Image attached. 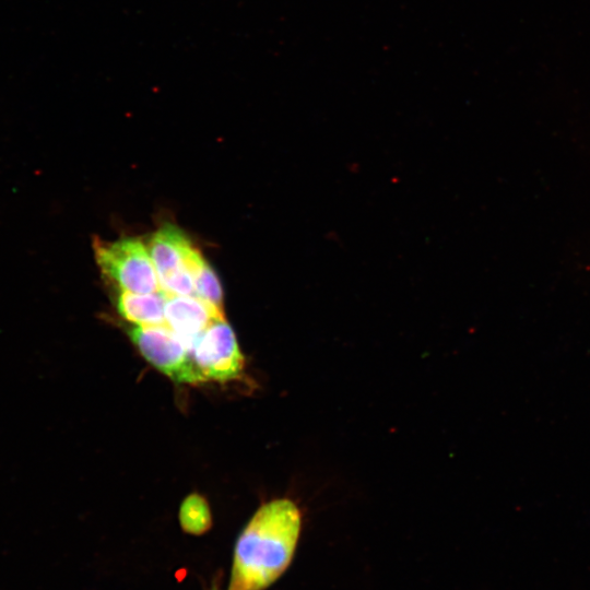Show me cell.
<instances>
[{
    "label": "cell",
    "mask_w": 590,
    "mask_h": 590,
    "mask_svg": "<svg viewBox=\"0 0 590 590\" xmlns=\"http://www.w3.org/2000/svg\"><path fill=\"white\" fill-rule=\"evenodd\" d=\"M302 529V512L288 498L272 499L239 534L228 590H264L288 567Z\"/></svg>",
    "instance_id": "obj_1"
},
{
    "label": "cell",
    "mask_w": 590,
    "mask_h": 590,
    "mask_svg": "<svg viewBox=\"0 0 590 590\" xmlns=\"http://www.w3.org/2000/svg\"><path fill=\"white\" fill-rule=\"evenodd\" d=\"M93 249L102 273L120 290L143 294L161 291L156 269L141 238H94Z\"/></svg>",
    "instance_id": "obj_2"
},
{
    "label": "cell",
    "mask_w": 590,
    "mask_h": 590,
    "mask_svg": "<svg viewBox=\"0 0 590 590\" xmlns=\"http://www.w3.org/2000/svg\"><path fill=\"white\" fill-rule=\"evenodd\" d=\"M127 332L140 354L174 382L192 386L205 382L187 344L166 324L134 326Z\"/></svg>",
    "instance_id": "obj_3"
},
{
    "label": "cell",
    "mask_w": 590,
    "mask_h": 590,
    "mask_svg": "<svg viewBox=\"0 0 590 590\" xmlns=\"http://www.w3.org/2000/svg\"><path fill=\"white\" fill-rule=\"evenodd\" d=\"M190 352L205 382H227L243 376L245 357L234 330L225 319L213 321L194 340Z\"/></svg>",
    "instance_id": "obj_4"
},
{
    "label": "cell",
    "mask_w": 590,
    "mask_h": 590,
    "mask_svg": "<svg viewBox=\"0 0 590 590\" xmlns=\"http://www.w3.org/2000/svg\"><path fill=\"white\" fill-rule=\"evenodd\" d=\"M146 246L158 280L182 269H190L196 273L205 260L188 236L172 224L158 228Z\"/></svg>",
    "instance_id": "obj_5"
},
{
    "label": "cell",
    "mask_w": 590,
    "mask_h": 590,
    "mask_svg": "<svg viewBox=\"0 0 590 590\" xmlns=\"http://www.w3.org/2000/svg\"><path fill=\"white\" fill-rule=\"evenodd\" d=\"M165 324L191 349L194 340L215 320L225 319L224 311L197 296H167Z\"/></svg>",
    "instance_id": "obj_6"
},
{
    "label": "cell",
    "mask_w": 590,
    "mask_h": 590,
    "mask_svg": "<svg viewBox=\"0 0 590 590\" xmlns=\"http://www.w3.org/2000/svg\"><path fill=\"white\" fill-rule=\"evenodd\" d=\"M167 294L162 290L153 293L122 291L116 296V308L127 321L139 326L165 324Z\"/></svg>",
    "instance_id": "obj_7"
},
{
    "label": "cell",
    "mask_w": 590,
    "mask_h": 590,
    "mask_svg": "<svg viewBox=\"0 0 590 590\" xmlns=\"http://www.w3.org/2000/svg\"><path fill=\"white\" fill-rule=\"evenodd\" d=\"M179 523L190 534H203L212 526V516L206 499L198 494L188 495L179 507Z\"/></svg>",
    "instance_id": "obj_8"
},
{
    "label": "cell",
    "mask_w": 590,
    "mask_h": 590,
    "mask_svg": "<svg viewBox=\"0 0 590 590\" xmlns=\"http://www.w3.org/2000/svg\"><path fill=\"white\" fill-rule=\"evenodd\" d=\"M194 294L198 298L223 311V292L220 280L205 260L196 272Z\"/></svg>",
    "instance_id": "obj_9"
},
{
    "label": "cell",
    "mask_w": 590,
    "mask_h": 590,
    "mask_svg": "<svg viewBox=\"0 0 590 590\" xmlns=\"http://www.w3.org/2000/svg\"><path fill=\"white\" fill-rule=\"evenodd\" d=\"M211 590H219L215 586L211 588Z\"/></svg>",
    "instance_id": "obj_10"
}]
</instances>
